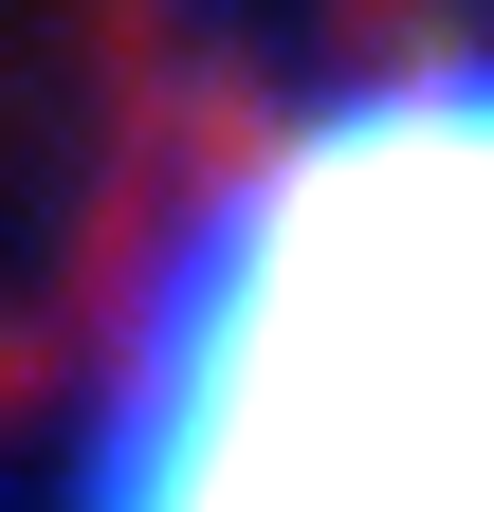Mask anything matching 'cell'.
I'll return each instance as SVG.
<instances>
[{
  "instance_id": "6da1fadb",
  "label": "cell",
  "mask_w": 494,
  "mask_h": 512,
  "mask_svg": "<svg viewBox=\"0 0 494 512\" xmlns=\"http://www.w3.org/2000/svg\"><path fill=\"white\" fill-rule=\"evenodd\" d=\"M74 512H494V55L293 110L183 220Z\"/></svg>"
}]
</instances>
